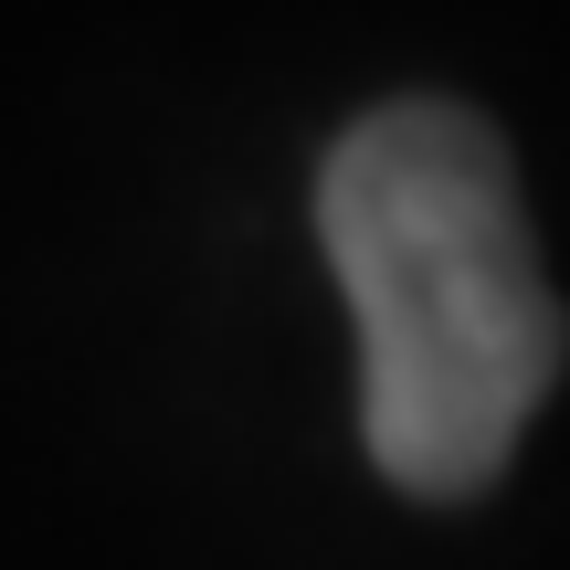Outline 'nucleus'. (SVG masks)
Listing matches in <instances>:
<instances>
[{
  "instance_id": "f257e3e1",
  "label": "nucleus",
  "mask_w": 570,
  "mask_h": 570,
  "mask_svg": "<svg viewBox=\"0 0 570 570\" xmlns=\"http://www.w3.org/2000/svg\"><path fill=\"white\" fill-rule=\"evenodd\" d=\"M317 244L360 327L370 465L433 508L497 487L570 360L508 138L454 96L370 106L317 169Z\"/></svg>"
}]
</instances>
